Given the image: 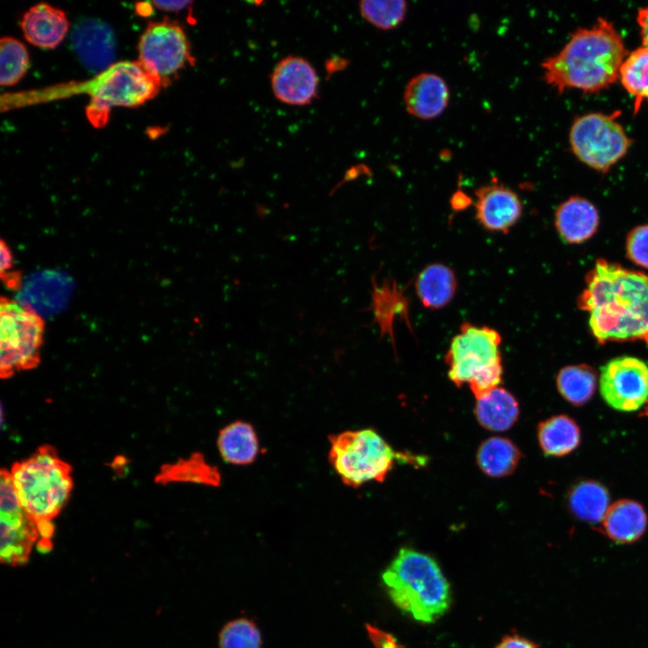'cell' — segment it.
Segmentation results:
<instances>
[{
  "label": "cell",
  "mask_w": 648,
  "mask_h": 648,
  "mask_svg": "<svg viewBox=\"0 0 648 648\" xmlns=\"http://www.w3.org/2000/svg\"><path fill=\"white\" fill-rule=\"evenodd\" d=\"M627 55L614 23L598 18L591 27L577 29L559 52L541 63L543 78L558 93L599 92L619 78Z\"/></svg>",
  "instance_id": "obj_2"
},
{
  "label": "cell",
  "mask_w": 648,
  "mask_h": 648,
  "mask_svg": "<svg viewBox=\"0 0 648 648\" xmlns=\"http://www.w3.org/2000/svg\"><path fill=\"white\" fill-rule=\"evenodd\" d=\"M616 115L590 112L573 121L569 133L571 148L588 166L607 173L627 153L631 140Z\"/></svg>",
  "instance_id": "obj_9"
},
{
  "label": "cell",
  "mask_w": 648,
  "mask_h": 648,
  "mask_svg": "<svg viewBox=\"0 0 648 648\" xmlns=\"http://www.w3.org/2000/svg\"><path fill=\"white\" fill-rule=\"evenodd\" d=\"M601 523L609 539L618 544H631L644 534L647 515L638 502L620 500L609 506Z\"/></svg>",
  "instance_id": "obj_19"
},
{
  "label": "cell",
  "mask_w": 648,
  "mask_h": 648,
  "mask_svg": "<svg viewBox=\"0 0 648 648\" xmlns=\"http://www.w3.org/2000/svg\"><path fill=\"white\" fill-rule=\"evenodd\" d=\"M346 66L347 60L341 57H333L326 61L327 71L330 74L343 70Z\"/></svg>",
  "instance_id": "obj_38"
},
{
  "label": "cell",
  "mask_w": 648,
  "mask_h": 648,
  "mask_svg": "<svg viewBox=\"0 0 648 648\" xmlns=\"http://www.w3.org/2000/svg\"><path fill=\"white\" fill-rule=\"evenodd\" d=\"M21 27L28 42L40 48L53 49L63 40L69 24L63 11L40 3L24 14Z\"/></svg>",
  "instance_id": "obj_17"
},
{
  "label": "cell",
  "mask_w": 648,
  "mask_h": 648,
  "mask_svg": "<svg viewBox=\"0 0 648 648\" xmlns=\"http://www.w3.org/2000/svg\"><path fill=\"white\" fill-rule=\"evenodd\" d=\"M636 22L640 29L643 46L648 48V5L638 10Z\"/></svg>",
  "instance_id": "obj_36"
},
{
  "label": "cell",
  "mask_w": 648,
  "mask_h": 648,
  "mask_svg": "<svg viewBox=\"0 0 648 648\" xmlns=\"http://www.w3.org/2000/svg\"><path fill=\"white\" fill-rule=\"evenodd\" d=\"M44 321L33 310L9 298L0 304V374L8 378L36 367L40 361Z\"/></svg>",
  "instance_id": "obj_8"
},
{
  "label": "cell",
  "mask_w": 648,
  "mask_h": 648,
  "mask_svg": "<svg viewBox=\"0 0 648 648\" xmlns=\"http://www.w3.org/2000/svg\"><path fill=\"white\" fill-rule=\"evenodd\" d=\"M450 99L449 87L436 73L422 72L412 76L403 92L407 112L420 120H431L441 115Z\"/></svg>",
  "instance_id": "obj_16"
},
{
  "label": "cell",
  "mask_w": 648,
  "mask_h": 648,
  "mask_svg": "<svg viewBox=\"0 0 648 648\" xmlns=\"http://www.w3.org/2000/svg\"><path fill=\"white\" fill-rule=\"evenodd\" d=\"M522 454L508 438L492 436L484 440L476 454L477 464L483 473L500 478L511 474L518 465Z\"/></svg>",
  "instance_id": "obj_23"
},
{
  "label": "cell",
  "mask_w": 648,
  "mask_h": 648,
  "mask_svg": "<svg viewBox=\"0 0 648 648\" xmlns=\"http://www.w3.org/2000/svg\"><path fill=\"white\" fill-rule=\"evenodd\" d=\"M626 91L634 98V113L644 101L648 102V48L639 47L628 53L619 71Z\"/></svg>",
  "instance_id": "obj_27"
},
{
  "label": "cell",
  "mask_w": 648,
  "mask_h": 648,
  "mask_svg": "<svg viewBox=\"0 0 648 648\" xmlns=\"http://www.w3.org/2000/svg\"><path fill=\"white\" fill-rule=\"evenodd\" d=\"M328 461L341 481L357 488L383 482L397 461L424 464L425 458L396 452L373 428L346 430L328 438Z\"/></svg>",
  "instance_id": "obj_5"
},
{
  "label": "cell",
  "mask_w": 648,
  "mask_h": 648,
  "mask_svg": "<svg viewBox=\"0 0 648 648\" xmlns=\"http://www.w3.org/2000/svg\"><path fill=\"white\" fill-rule=\"evenodd\" d=\"M598 223L597 208L580 196L569 198L555 212V228L562 239L571 244H580L590 238Z\"/></svg>",
  "instance_id": "obj_18"
},
{
  "label": "cell",
  "mask_w": 648,
  "mask_h": 648,
  "mask_svg": "<svg viewBox=\"0 0 648 648\" xmlns=\"http://www.w3.org/2000/svg\"><path fill=\"white\" fill-rule=\"evenodd\" d=\"M72 44L87 69L103 72L112 65L115 56L114 34L105 22L96 19L79 22L72 32Z\"/></svg>",
  "instance_id": "obj_15"
},
{
  "label": "cell",
  "mask_w": 648,
  "mask_h": 648,
  "mask_svg": "<svg viewBox=\"0 0 648 648\" xmlns=\"http://www.w3.org/2000/svg\"><path fill=\"white\" fill-rule=\"evenodd\" d=\"M152 4L159 9L166 11H181L187 8L191 1H153Z\"/></svg>",
  "instance_id": "obj_37"
},
{
  "label": "cell",
  "mask_w": 648,
  "mask_h": 648,
  "mask_svg": "<svg viewBox=\"0 0 648 648\" xmlns=\"http://www.w3.org/2000/svg\"><path fill=\"white\" fill-rule=\"evenodd\" d=\"M408 5L403 0H364L359 3L362 17L380 30H391L405 19Z\"/></svg>",
  "instance_id": "obj_30"
},
{
  "label": "cell",
  "mask_w": 648,
  "mask_h": 648,
  "mask_svg": "<svg viewBox=\"0 0 648 648\" xmlns=\"http://www.w3.org/2000/svg\"><path fill=\"white\" fill-rule=\"evenodd\" d=\"M0 536L1 562L12 567L27 563L39 534L19 500L0 504Z\"/></svg>",
  "instance_id": "obj_12"
},
{
  "label": "cell",
  "mask_w": 648,
  "mask_h": 648,
  "mask_svg": "<svg viewBox=\"0 0 648 648\" xmlns=\"http://www.w3.org/2000/svg\"><path fill=\"white\" fill-rule=\"evenodd\" d=\"M474 412L483 428L491 431H505L518 420L519 406L508 391L497 387L476 400Z\"/></svg>",
  "instance_id": "obj_21"
},
{
  "label": "cell",
  "mask_w": 648,
  "mask_h": 648,
  "mask_svg": "<svg viewBox=\"0 0 648 648\" xmlns=\"http://www.w3.org/2000/svg\"><path fill=\"white\" fill-rule=\"evenodd\" d=\"M382 580L392 603L419 623H434L451 606L450 585L436 561L412 548L399 550Z\"/></svg>",
  "instance_id": "obj_3"
},
{
  "label": "cell",
  "mask_w": 648,
  "mask_h": 648,
  "mask_svg": "<svg viewBox=\"0 0 648 648\" xmlns=\"http://www.w3.org/2000/svg\"><path fill=\"white\" fill-rule=\"evenodd\" d=\"M599 391L613 409L630 412L648 401V364L636 357L620 356L601 369Z\"/></svg>",
  "instance_id": "obj_11"
},
{
  "label": "cell",
  "mask_w": 648,
  "mask_h": 648,
  "mask_svg": "<svg viewBox=\"0 0 648 648\" xmlns=\"http://www.w3.org/2000/svg\"><path fill=\"white\" fill-rule=\"evenodd\" d=\"M500 343L497 330L463 323L446 355L449 379L457 387L468 384L476 400L499 387L503 374Z\"/></svg>",
  "instance_id": "obj_6"
},
{
  "label": "cell",
  "mask_w": 648,
  "mask_h": 648,
  "mask_svg": "<svg viewBox=\"0 0 648 648\" xmlns=\"http://www.w3.org/2000/svg\"><path fill=\"white\" fill-rule=\"evenodd\" d=\"M561 395L570 403L581 405L594 394L597 387V374L587 364L569 365L562 368L556 377Z\"/></svg>",
  "instance_id": "obj_26"
},
{
  "label": "cell",
  "mask_w": 648,
  "mask_h": 648,
  "mask_svg": "<svg viewBox=\"0 0 648 648\" xmlns=\"http://www.w3.org/2000/svg\"><path fill=\"white\" fill-rule=\"evenodd\" d=\"M217 446L221 458L234 465L252 464L260 450L255 428L241 420L231 422L220 430Z\"/></svg>",
  "instance_id": "obj_20"
},
{
  "label": "cell",
  "mask_w": 648,
  "mask_h": 648,
  "mask_svg": "<svg viewBox=\"0 0 648 648\" xmlns=\"http://www.w3.org/2000/svg\"><path fill=\"white\" fill-rule=\"evenodd\" d=\"M457 281L454 271L442 264L426 266L418 275L415 288L421 303L428 309L436 310L448 304L456 291Z\"/></svg>",
  "instance_id": "obj_22"
},
{
  "label": "cell",
  "mask_w": 648,
  "mask_h": 648,
  "mask_svg": "<svg viewBox=\"0 0 648 648\" xmlns=\"http://www.w3.org/2000/svg\"><path fill=\"white\" fill-rule=\"evenodd\" d=\"M495 648H539L538 644L517 633L504 635Z\"/></svg>",
  "instance_id": "obj_34"
},
{
  "label": "cell",
  "mask_w": 648,
  "mask_h": 648,
  "mask_svg": "<svg viewBox=\"0 0 648 648\" xmlns=\"http://www.w3.org/2000/svg\"><path fill=\"white\" fill-rule=\"evenodd\" d=\"M219 648H261L262 635L256 624L248 617L228 621L218 635Z\"/></svg>",
  "instance_id": "obj_31"
},
{
  "label": "cell",
  "mask_w": 648,
  "mask_h": 648,
  "mask_svg": "<svg viewBox=\"0 0 648 648\" xmlns=\"http://www.w3.org/2000/svg\"><path fill=\"white\" fill-rule=\"evenodd\" d=\"M569 505L578 518L590 523L602 522L610 506L609 495L600 483L582 482L571 490Z\"/></svg>",
  "instance_id": "obj_25"
},
{
  "label": "cell",
  "mask_w": 648,
  "mask_h": 648,
  "mask_svg": "<svg viewBox=\"0 0 648 648\" xmlns=\"http://www.w3.org/2000/svg\"><path fill=\"white\" fill-rule=\"evenodd\" d=\"M9 473L24 511L35 522L52 520L70 497L71 466L50 446L14 463Z\"/></svg>",
  "instance_id": "obj_4"
},
{
  "label": "cell",
  "mask_w": 648,
  "mask_h": 648,
  "mask_svg": "<svg viewBox=\"0 0 648 648\" xmlns=\"http://www.w3.org/2000/svg\"><path fill=\"white\" fill-rule=\"evenodd\" d=\"M1 276L5 275L7 274L12 273L11 269L14 266V256L13 252L10 249L9 246L4 242V239L1 240Z\"/></svg>",
  "instance_id": "obj_35"
},
{
  "label": "cell",
  "mask_w": 648,
  "mask_h": 648,
  "mask_svg": "<svg viewBox=\"0 0 648 648\" xmlns=\"http://www.w3.org/2000/svg\"><path fill=\"white\" fill-rule=\"evenodd\" d=\"M364 628L374 648H404L394 634L369 623Z\"/></svg>",
  "instance_id": "obj_33"
},
{
  "label": "cell",
  "mask_w": 648,
  "mask_h": 648,
  "mask_svg": "<svg viewBox=\"0 0 648 648\" xmlns=\"http://www.w3.org/2000/svg\"><path fill=\"white\" fill-rule=\"evenodd\" d=\"M139 62L163 85L185 65L194 64V57L184 30L176 22L165 19L151 22L138 45Z\"/></svg>",
  "instance_id": "obj_10"
},
{
  "label": "cell",
  "mask_w": 648,
  "mask_h": 648,
  "mask_svg": "<svg viewBox=\"0 0 648 648\" xmlns=\"http://www.w3.org/2000/svg\"><path fill=\"white\" fill-rule=\"evenodd\" d=\"M270 83L274 97L289 105H308L318 96V74L302 57L290 55L282 58L271 73Z\"/></svg>",
  "instance_id": "obj_13"
},
{
  "label": "cell",
  "mask_w": 648,
  "mask_h": 648,
  "mask_svg": "<svg viewBox=\"0 0 648 648\" xmlns=\"http://www.w3.org/2000/svg\"><path fill=\"white\" fill-rule=\"evenodd\" d=\"M475 196L476 219L488 230L506 233L521 217L518 195L497 180L478 188Z\"/></svg>",
  "instance_id": "obj_14"
},
{
  "label": "cell",
  "mask_w": 648,
  "mask_h": 648,
  "mask_svg": "<svg viewBox=\"0 0 648 648\" xmlns=\"http://www.w3.org/2000/svg\"><path fill=\"white\" fill-rule=\"evenodd\" d=\"M541 449L546 455L562 456L580 444V433L576 422L564 415L552 417L541 422L537 429Z\"/></svg>",
  "instance_id": "obj_24"
},
{
  "label": "cell",
  "mask_w": 648,
  "mask_h": 648,
  "mask_svg": "<svg viewBox=\"0 0 648 648\" xmlns=\"http://www.w3.org/2000/svg\"><path fill=\"white\" fill-rule=\"evenodd\" d=\"M640 416H642V417H648V401L646 402V404H645V406H644V410H643V412L640 413Z\"/></svg>",
  "instance_id": "obj_39"
},
{
  "label": "cell",
  "mask_w": 648,
  "mask_h": 648,
  "mask_svg": "<svg viewBox=\"0 0 648 648\" xmlns=\"http://www.w3.org/2000/svg\"><path fill=\"white\" fill-rule=\"evenodd\" d=\"M163 82L139 61L112 64L88 86L91 96L86 107L90 122L103 127L113 106L135 107L153 98Z\"/></svg>",
  "instance_id": "obj_7"
},
{
  "label": "cell",
  "mask_w": 648,
  "mask_h": 648,
  "mask_svg": "<svg viewBox=\"0 0 648 648\" xmlns=\"http://www.w3.org/2000/svg\"><path fill=\"white\" fill-rule=\"evenodd\" d=\"M158 480L218 486L220 483V474L217 467L208 464L201 454H194L188 459L166 465L161 471Z\"/></svg>",
  "instance_id": "obj_28"
},
{
  "label": "cell",
  "mask_w": 648,
  "mask_h": 648,
  "mask_svg": "<svg viewBox=\"0 0 648 648\" xmlns=\"http://www.w3.org/2000/svg\"><path fill=\"white\" fill-rule=\"evenodd\" d=\"M626 255L635 265L648 269V224L637 226L628 234Z\"/></svg>",
  "instance_id": "obj_32"
},
{
  "label": "cell",
  "mask_w": 648,
  "mask_h": 648,
  "mask_svg": "<svg viewBox=\"0 0 648 648\" xmlns=\"http://www.w3.org/2000/svg\"><path fill=\"white\" fill-rule=\"evenodd\" d=\"M579 307L589 314L600 344L641 340L648 345V275L605 259L586 275Z\"/></svg>",
  "instance_id": "obj_1"
},
{
  "label": "cell",
  "mask_w": 648,
  "mask_h": 648,
  "mask_svg": "<svg viewBox=\"0 0 648 648\" xmlns=\"http://www.w3.org/2000/svg\"><path fill=\"white\" fill-rule=\"evenodd\" d=\"M29 56L25 46L12 37L0 40V84L10 86L16 84L27 72Z\"/></svg>",
  "instance_id": "obj_29"
}]
</instances>
